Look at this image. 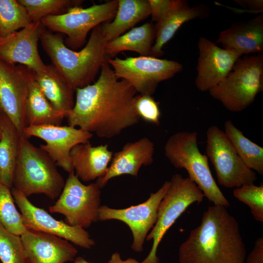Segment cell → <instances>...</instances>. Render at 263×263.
Wrapping results in <instances>:
<instances>
[{"mask_svg": "<svg viewBox=\"0 0 263 263\" xmlns=\"http://www.w3.org/2000/svg\"><path fill=\"white\" fill-rule=\"evenodd\" d=\"M100 72L93 84L75 91L74 107L66 117L68 125L109 139L139 122L135 106L138 93L116 77L107 61Z\"/></svg>", "mask_w": 263, "mask_h": 263, "instance_id": "cell-1", "label": "cell"}, {"mask_svg": "<svg viewBox=\"0 0 263 263\" xmlns=\"http://www.w3.org/2000/svg\"><path fill=\"white\" fill-rule=\"evenodd\" d=\"M246 249L239 223L226 207L209 206L201 224L180 246V263H244Z\"/></svg>", "mask_w": 263, "mask_h": 263, "instance_id": "cell-2", "label": "cell"}, {"mask_svg": "<svg viewBox=\"0 0 263 263\" xmlns=\"http://www.w3.org/2000/svg\"><path fill=\"white\" fill-rule=\"evenodd\" d=\"M40 40L53 65L75 91L91 84L107 59L105 53L107 41L101 24L92 30L86 45L79 51L68 48L59 34L46 28Z\"/></svg>", "mask_w": 263, "mask_h": 263, "instance_id": "cell-3", "label": "cell"}, {"mask_svg": "<svg viewBox=\"0 0 263 263\" xmlns=\"http://www.w3.org/2000/svg\"><path fill=\"white\" fill-rule=\"evenodd\" d=\"M65 183L55 162L22 134L12 188L27 197L43 194L54 200L59 196Z\"/></svg>", "mask_w": 263, "mask_h": 263, "instance_id": "cell-4", "label": "cell"}, {"mask_svg": "<svg viewBox=\"0 0 263 263\" xmlns=\"http://www.w3.org/2000/svg\"><path fill=\"white\" fill-rule=\"evenodd\" d=\"M164 151L165 156L175 168L187 170L189 179L209 201L225 207L229 206L212 176L208 158L198 148L196 132L182 131L172 135L165 144Z\"/></svg>", "mask_w": 263, "mask_h": 263, "instance_id": "cell-5", "label": "cell"}, {"mask_svg": "<svg viewBox=\"0 0 263 263\" xmlns=\"http://www.w3.org/2000/svg\"><path fill=\"white\" fill-rule=\"evenodd\" d=\"M263 88V55L239 58L227 75L208 91L228 111L240 112L254 101Z\"/></svg>", "mask_w": 263, "mask_h": 263, "instance_id": "cell-6", "label": "cell"}, {"mask_svg": "<svg viewBox=\"0 0 263 263\" xmlns=\"http://www.w3.org/2000/svg\"><path fill=\"white\" fill-rule=\"evenodd\" d=\"M158 208L156 222L146 240H152L150 251L140 263H160L158 246L168 229L187 208L193 203L200 204L205 197L202 191L189 178L175 173Z\"/></svg>", "mask_w": 263, "mask_h": 263, "instance_id": "cell-7", "label": "cell"}, {"mask_svg": "<svg viewBox=\"0 0 263 263\" xmlns=\"http://www.w3.org/2000/svg\"><path fill=\"white\" fill-rule=\"evenodd\" d=\"M117 7L116 0L86 8L75 6L65 13L46 17L41 22L48 30L65 34L67 38L64 40L65 45L75 50L85 44L91 30L115 16Z\"/></svg>", "mask_w": 263, "mask_h": 263, "instance_id": "cell-8", "label": "cell"}, {"mask_svg": "<svg viewBox=\"0 0 263 263\" xmlns=\"http://www.w3.org/2000/svg\"><path fill=\"white\" fill-rule=\"evenodd\" d=\"M100 196V188L96 183L83 184L73 170L69 172L58 199L49 210L64 215L65 222L70 225L87 228L98 221Z\"/></svg>", "mask_w": 263, "mask_h": 263, "instance_id": "cell-9", "label": "cell"}, {"mask_svg": "<svg viewBox=\"0 0 263 263\" xmlns=\"http://www.w3.org/2000/svg\"><path fill=\"white\" fill-rule=\"evenodd\" d=\"M118 79H123L140 94L152 95L158 83L173 77L183 69L179 62L151 56L108 58Z\"/></svg>", "mask_w": 263, "mask_h": 263, "instance_id": "cell-10", "label": "cell"}, {"mask_svg": "<svg viewBox=\"0 0 263 263\" xmlns=\"http://www.w3.org/2000/svg\"><path fill=\"white\" fill-rule=\"evenodd\" d=\"M206 151L215 169L220 185L227 188H238L254 184L255 172L240 158L224 131L215 125L207 131Z\"/></svg>", "mask_w": 263, "mask_h": 263, "instance_id": "cell-11", "label": "cell"}, {"mask_svg": "<svg viewBox=\"0 0 263 263\" xmlns=\"http://www.w3.org/2000/svg\"><path fill=\"white\" fill-rule=\"evenodd\" d=\"M35 73L27 66L0 59V110L23 134L27 126L25 105Z\"/></svg>", "mask_w": 263, "mask_h": 263, "instance_id": "cell-12", "label": "cell"}, {"mask_svg": "<svg viewBox=\"0 0 263 263\" xmlns=\"http://www.w3.org/2000/svg\"><path fill=\"white\" fill-rule=\"evenodd\" d=\"M169 184V181H166L156 192L150 193L147 200L136 206L123 209L100 206L98 221L114 219L126 223L133 235L132 249L137 252H141L148 233L156 222L159 205Z\"/></svg>", "mask_w": 263, "mask_h": 263, "instance_id": "cell-13", "label": "cell"}, {"mask_svg": "<svg viewBox=\"0 0 263 263\" xmlns=\"http://www.w3.org/2000/svg\"><path fill=\"white\" fill-rule=\"evenodd\" d=\"M11 192L26 229L56 235L86 249H90L95 244L84 228L56 220L44 209L34 205L28 197L14 188H11Z\"/></svg>", "mask_w": 263, "mask_h": 263, "instance_id": "cell-14", "label": "cell"}, {"mask_svg": "<svg viewBox=\"0 0 263 263\" xmlns=\"http://www.w3.org/2000/svg\"><path fill=\"white\" fill-rule=\"evenodd\" d=\"M27 137L35 136L45 144L39 148L55 162L57 166L68 173L74 170L70 153L76 145L90 142L93 134L70 125L27 126L23 132Z\"/></svg>", "mask_w": 263, "mask_h": 263, "instance_id": "cell-15", "label": "cell"}, {"mask_svg": "<svg viewBox=\"0 0 263 263\" xmlns=\"http://www.w3.org/2000/svg\"><path fill=\"white\" fill-rule=\"evenodd\" d=\"M45 27L41 21L32 22L28 26L4 38H0V59L13 64L25 65L35 73L46 71L42 60L38 42Z\"/></svg>", "mask_w": 263, "mask_h": 263, "instance_id": "cell-16", "label": "cell"}, {"mask_svg": "<svg viewBox=\"0 0 263 263\" xmlns=\"http://www.w3.org/2000/svg\"><path fill=\"white\" fill-rule=\"evenodd\" d=\"M198 48L199 57L195 84L202 92L209 91L222 81L242 56L235 50L220 48L204 37L199 38Z\"/></svg>", "mask_w": 263, "mask_h": 263, "instance_id": "cell-17", "label": "cell"}, {"mask_svg": "<svg viewBox=\"0 0 263 263\" xmlns=\"http://www.w3.org/2000/svg\"><path fill=\"white\" fill-rule=\"evenodd\" d=\"M20 237L28 263H65L77 254L73 245L56 235L26 229Z\"/></svg>", "mask_w": 263, "mask_h": 263, "instance_id": "cell-18", "label": "cell"}, {"mask_svg": "<svg viewBox=\"0 0 263 263\" xmlns=\"http://www.w3.org/2000/svg\"><path fill=\"white\" fill-rule=\"evenodd\" d=\"M154 152V143L148 137L126 143L120 150L113 154L105 173L95 183L101 188L115 177L124 174L137 177L141 167L152 163Z\"/></svg>", "mask_w": 263, "mask_h": 263, "instance_id": "cell-19", "label": "cell"}, {"mask_svg": "<svg viewBox=\"0 0 263 263\" xmlns=\"http://www.w3.org/2000/svg\"><path fill=\"white\" fill-rule=\"evenodd\" d=\"M216 44L234 50L242 55L261 53L263 50V16L233 23L222 31Z\"/></svg>", "mask_w": 263, "mask_h": 263, "instance_id": "cell-20", "label": "cell"}, {"mask_svg": "<svg viewBox=\"0 0 263 263\" xmlns=\"http://www.w3.org/2000/svg\"><path fill=\"white\" fill-rule=\"evenodd\" d=\"M70 156L76 176L80 181L89 182L104 175L113 153L107 145L93 146L89 142L75 146Z\"/></svg>", "mask_w": 263, "mask_h": 263, "instance_id": "cell-21", "label": "cell"}, {"mask_svg": "<svg viewBox=\"0 0 263 263\" xmlns=\"http://www.w3.org/2000/svg\"><path fill=\"white\" fill-rule=\"evenodd\" d=\"M206 7L201 5L189 6L187 1L166 14L155 27V42L153 45L150 56L157 57L163 54L162 48L174 36L179 28L185 23L197 18H203L206 14Z\"/></svg>", "mask_w": 263, "mask_h": 263, "instance_id": "cell-22", "label": "cell"}, {"mask_svg": "<svg viewBox=\"0 0 263 263\" xmlns=\"http://www.w3.org/2000/svg\"><path fill=\"white\" fill-rule=\"evenodd\" d=\"M35 80L54 107L66 117L75 104V92L53 65L46 71L35 74Z\"/></svg>", "mask_w": 263, "mask_h": 263, "instance_id": "cell-23", "label": "cell"}, {"mask_svg": "<svg viewBox=\"0 0 263 263\" xmlns=\"http://www.w3.org/2000/svg\"><path fill=\"white\" fill-rule=\"evenodd\" d=\"M114 20L101 25L102 34L107 41L115 38L150 15L148 0H118Z\"/></svg>", "mask_w": 263, "mask_h": 263, "instance_id": "cell-24", "label": "cell"}, {"mask_svg": "<svg viewBox=\"0 0 263 263\" xmlns=\"http://www.w3.org/2000/svg\"><path fill=\"white\" fill-rule=\"evenodd\" d=\"M0 124V181L11 188L22 134L18 132L11 121L2 112Z\"/></svg>", "mask_w": 263, "mask_h": 263, "instance_id": "cell-25", "label": "cell"}, {"mask_svg": "<svg viewBox=\"0 0 263 263\" xmlns=\"http://www.w3.org/2000/svg\"><path fill=\"white\" fill-rule=\"evenodd\" d=\"M155 34V27L151 22L133 28L128 32L107 42L105 47L107 58H112L124 51H134L141 56H150Z\"/></svg>", "mask_w": 263, "mask_h": 263, "instance_id": "cell-26", "label": "cell"}, {"mask_svg": "<svg viewBox=\"0 0 263 263\" xmlns=\"http://www.w3.org/2000/svg\"><path fill=\"white\" fill-rule=\"evenodd\" d=\"M24 115L27 126H59L65 117L49 101L35 79L31 84L28 93Z\"/></svg>", "mask_w": 263, "mask_h": 263, "instance_id": "cell-27", "label": "cell"}, {"mask_svg": "<svg viewBox=\"0 0 263 263\" xmlns=\"http://www.w3.org/2000/svg\"><path fill=\"white\" fill-rule=\"evenodd\" d=\"M226 136L236 152L250 169L263 174V148L245 137L230 120L225 123Z\"/></svg>", "mask_w": 263, "mask_h": 263, "instance_id": "cell-28", "label": "cell"}, {"mask_svg": "<svg viewBox=\"0 0 263 263\" xmlns=\"http://www.w3.org/2000/svg\"><path fill=\"white\" fill-rule=\"evenodd\" d=\"M25 7L17 0H0V38L32 23Z\"/></svg>", "mask_w": 263, "mask_h": 263, "instance_id": "cell-29", "label": "cell"}, {"mask_svg": "<svg viewBox=\"0 0 263 263\" xmlns=\"http://www.w3.org/2000/svg\"><path fill=\"white\" fill-rule=\"evenodd\" d=\"M26 9L32 22L41 21L49 16L61 15L82 0H18Z\"/></svg>", "mask_w": 263, "mask_h": 263, "instance_id": "cell-30", "label": "cell"}, {"mask_svg": "<svg viewBox=\"0 0 263 263\" xmlns=\"http://www.w3.org/2000/svg\"><path fill=\"white\" fill-rule=\"evenodd\" d=\"M15 203L11 188L0 181V224L10 233L21 236L26 229Z\"/></svg>", "mask_w": 263, "mask_h": 263, "instance_id": "cell-31", "label": "cell"}, {"mask_svg": "<svg viewBox=\"0 0 263 263\" xmlns=\"http://www.w3.org/2000/svg\"><path fill=\"white\" fill-rule=\"evenodd\" d=\"M0 260L1 263H28L20 236L10 233L0 224Z\"/></svg>", "mask_w": 263, "mask_h": 263, "instance_id": "cell-32", "label": "cell"}, {"mask_svg": "<svg viewBox=\"0 0 263 263\" xmlns=\"http://www.w3.org/2000/svg\"><path fill=\"white\" fill-rule=\"evenodd\" d=\"M233 195L250 208L255 220L263 222V186L244 184L233 190Z\"/></svg>", "mask_w": 263, "mask_h": 263, "instance_id": "cell-33", "label": "cell"}, {"mask_svg": "<svg viewBox=\"0 0 263 263\" xmlns=\"http://www.w3.org/2000/svg\"><path fill=\"white\" fill-rule=\"evenodd\" d=\"M135 106L140 119L155 125H159L161 112L159 104L151 95L138 94Z\"/></svg>", "mask_w": 263, "mask_h": 263, "instance_id": "cell-34", "label": "cell"}, {"mask_svg": "<svg viewBox=\"0 0 263 263\" xmlns=\"http://www.w3.org/2000/svg\"><path fill=\"white\" fill-rule=\"evenodd\" d=\"M152 20L159 22L166 14L180 5L183 0H148Z\"/></svg>", "mask_w": 263, "mask_h": 263, "instance_id": "cell-35", "label": "cell"}, {"mask_svg": "<svg viewBox=\"0 0 263 263\" xmlns=\"http://www.w3.org/2000/svg\"><path fill=\"white\" fill-rule=\"evenodd\" d=\"M246 263H263V238H259L246 258Z\"/></svg>", "mask_w": 263, "mask_h": 263, "instance_id": "cell-36", "label": "cell"}, {"mask_svg": "<svg viewBox=\"0 0 263 263\" xmlns=\"http://www.w3.org/2000/svg\"><path fill=\"white\" fill-rule=\"evenodd\" d=\"M236 2L244 7H246L250 10L260 12L263 10V0H238Z\"/></svg>", "mask_w": 263, "mask_h": 263, "instance_id": "cell-37", "label": "cell"}, {"mask_svg": "<svg viewBox=\"0 0 263 263\" xmlns=\"http://www.w3.org/2000/svg\"><path fill=\"white\" fill-rule=\"evenodd\" d=\"M107 263H140L138 261L133 258H128L123 260L119 253L114 252L111 256L110 260Z\"/></svg>", "mask_w": 263, "mask_h": 263, "instance_id": "cell-38", "label": "cell"}, {"mask_svg": "<svg viewBox=\"0 0 263 263\" xmlns=\"http://www.w3.org/2000/svg\"><path fill=\"white\" fill-rule=\"evenodd\" d=\"M74 263H91L82 257H78L74 260Z\"/></svg>", "mask_w": 263, "mask_h": 263, "instance_id": "cell-39", "label": "cell"}, {"mask_svg": "<svg viewBox=\"0 0 263 263\" xmlns=\"http://www.w3.org/2000/svg\"><path fill=\"white\" fill-rule=\"evenodd\" d=\"M1 111L0 110V138L1 136V124H0V116H1Z\"/></svg>", "mask_w": 263, "mask_h": 263, "instance_id": "cell-40", "label": "cell"}]
</instances>
